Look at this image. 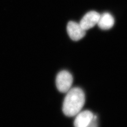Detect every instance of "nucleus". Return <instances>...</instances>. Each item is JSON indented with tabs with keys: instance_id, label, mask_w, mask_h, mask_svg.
<instances>
[{
	"instance_id": "4",
	"label": "nucleus",
	"mask_w": 127,
	"mask_h": 127,
	"mask_svg": "<svg viewBox=\"0 0 127 127\" xmlns=\"http://www.w3.org/2000/svg\"><path fill=\"white\" fill-rule=\"evenodd\" d=\"M67 32L70 38L74 41L80 40L86 34V31L81 27L79 24L74 21L68 22Z\"/></svg>"
},
{
	"instance_id": "5",
	"label": "nucleus",
	"mask_w": 127,
	"mask_h": 127,
	"mask_svg": "<svg viewBox=\"0 0 127 127\" xmlns=\"http://www.w3.org/2000/svg\"><path fill=\"white\" fill-rule=\"evenodd\" d=\"M74 121L75 127H86L93 120L94 115L90 111H84L77 114Z\"/></svg>"
},
{
	"instance_id": "6",
	"label": "nucleus",
	"mask_w": 127,
	"mask_h": 127,
	"mask_svg": "<svg viewBox=\"0 0 127 127\" xmlns=\"http://www.w3.org/2000/svg\"><path fill=\"white\" fill-rule=\"evenodd\" d=\"M114 24V19L111 14L105 12L100 15V18L97 25L100 29L104 30H109L113 27Z\"/></svg>"
},
{
	"instance_id": "3",
	"label": "nucleus",
	"mask_w": 127,
	"mask_h": 127,
	"mask_svg": "<svg viewBox=\"0 0 127 127\" xmlns=\"http://www.w3.org/2000/svg\"><path fill=\"white\" fill-rule=\"evenodd\" d=\"M100 14L95 11L87 13L82 18L79 24L86 31L97 25L100 18Z\"/></svg>"
},
{
	"instance_id": "2",
	"label": "nucleus",
	"mask_w": 127,
	"mask_h": 127,
	"mask_svg": "<svg viewBox=\"0 0 127 127\" xmlns=\"http://www.w3.org/2000/svg\"><path fill=\"white\" fill-rule=\"evenodd\" d=\"M73 82V76L67 71L60 72L56 77V86L58 90L62 93H67L71 89Z\"/></svg>"
},
{
	"instance_id": "1",
	"label": "nucleus",
	"mask_w": 127,
	"mask_h": 127,
	"mask_svg": "<svg viewBox=\"0 0 127 127\" xmlns=\"http://www.w3.org/2000/svg\"><path fill=\"white\" fill-rule=\"evenodd\" d=\"M85 97L81 89L75 87L67 92L63 104L64 114L68 117H73L79 113L85 103Z\"/></svg>"
},
{
	"instance_id": "7",
	"label": "nucleus",
	"mask_w": 127,
	"mask_h": 127,
	"mask_svg": "<svg viewBox=\"0 0 127 127\" xmlns=\"http://www.w3.org/2000/svg\"><path fill=\"white\" fill-rule=\"evenodd\" d=\"M86 127H98L97 118L96 115H94L91 123Z\"/></svg>"
}]
</instances>
